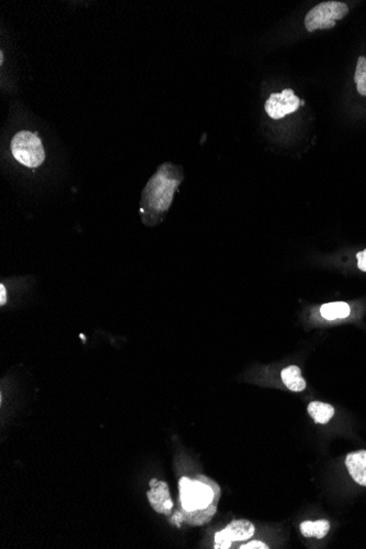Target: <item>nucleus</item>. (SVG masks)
Here are the masks:
<instances>
[{
	"label": "nucleus",
	"instance_id": "15",
	"mask_svg": "<svg viewBox=\"0 0 366 549\" xmlns=\"http://www.w3.org/2000/svg\"><path fill=\"white\" fill-rule=\"evenodd\" d=\"M358 266L361 269L362 271L366 272V249H364L363 252H359L357 254Z\"/></svg>",
	"mask_w": 366,
	"mask_h": 549
},
{
	"label": "nucleus",
	"instance_id": "5",
	"mask_svg": "<svg viewBox=\"0 0 366 549\" xmlns=\"http://www.w3.org/2000/svg\"><path fill=\"white\" fill-rule=\"evenodd\" d=\"M256 527L248 520H235L215 534V549L231 548L233 542H243L255 535Z\"/></svg>",
	"mask_w": 366,
	"mask_h": 549
},
{
	"label": "nucleus",
	"instance_id": "13",
	"mask_svg": "<svg viewBox=\"0 0 366 549\" xmlns=\"http://www.w3.org/2000/svg\"><path fill=\"white\" fill-rule=\"evenodd\" d=\"M357 90L361 96L366 97V56L358 59L357 69L354 75Z\"/></svg>",
	"mask_w": 366,
	"mask_h": 549
},
{
	"label": "nucleus",
	"instance_id": "6",
	"mask_svg": "<svg viewBox=\"0 0 366 549\" xmlns=\"http://www.w3.org/2000/svg\"><path fill=\"white\" fill-rule=\"evenodd\" d=\"M300 99L294 94L292 89L283 90L282 94H272L267 100L266 112L273 120H280L288 114L294 113L300 108Z\"/></svg>",
	"mask_w": 366,
	"mask_h": 549
},
{
	"label": "nucleus",
	"instance_id": "17",
	"mask_svg": "<svg viewBox=\"0 0 366 549\" xmlns=\"http://www.w3.org/2000/svg\"><path fill=\"white\" fill-rule=\"evenodd\" d=\"M159 483V481L158 479H156V478H152V481H150V488L155 487L157 483Z\"/></svg>",
	"mask_w": 366,
	"mask_h": 549
},
{
	"label": "nucleus",
	"instance_id": "7",
	"mask_svg": "<svg viewBox=\"0 0 366 549\" xmlns=\"http://www.w3.org/2000/svg\"><path fill=\"white\" fill-rule=\"evenodd\" d=\"M148 501L156 512L169 515L173 509V502L170 497L169 487L165 481H159L155 487L150 488L147 493Z\"/></svg>",
	"mask_w": 366,
	"mask_h": 549
},
{
	"label": "nucleus",
	"instance_id": "12",
	"mask_svg": "<svg viewBox=\"0 0 366 549\" xmlns=\"http://www.w3.org/2000/svg\"><path fill=\"white\" fill-rule=\"evenodd\" d=\"M320 314L324 319L334 321L348 317L351 314V308L344 302H334V303L324 304L320 308Z\"/></svg>",
	"mask_w": 366,
	"mask_h": 549
},
{
	"label": "nucleus",
	"instance_id": "3",
	"mask_svg": "<svg viewBox=\"0 0 366 549\" xmlns=\"http://www.w3.org/2000/svg\"><path fill=\"white\" fill-rule=\"evenodd\" d=\"M11 152L16 161L29 168L39 167L45 159L42 142L37 134L29 131L16 134L11 141Z\"/></svg>",
	"mask_w": 366,
	"mask_h": 549
},
{
	"label": "nucleus",
	"instance_id": "4",
	"mask_svg": "<svg viewBox=\"0 0 366 549\" xmlns=\"http://www.w3.org/2000/svg\"><path fill=\"white\" fill-rule=\"evenodd\" d=\"M349 13V7L341 1H324L315 6L305 17V27L308 32L316 30L331 29L338 20Z\"/></svg>",
	"mask_w": 366,
	"mask_h": 549
},
{
	"label": "nucleus",
	"instance_id": "9",
	"mask_svg": "<svg viewBox=\"0 0 366 549\" xmlns=\"http://www.w3.org/2000/svg\"><path fill=\"white\" fill-rule=\"evenodd\" d=\"M281 378L291 392L300 393L306 388V382L302 377V371L296 365H291L281 372Z\"/></svg>",
	"mask_w": 366,
	"mask_h": 549
},
{
	"label": "nucleus",
	"instance_id": "1",
	"mask_svg": "<svg viewBox=\"0 0 366 549\" xmlns=\"http://www.w3.org/2000/svg\"><path fill=\"white\" fill-rule=\"evenodd\" d=\"M179 500L182 512L176 513L172 521L185 522L191 526L207 524L217 512L221 488L205 475L182 477L179 481Z\"/></svg>",
	"mask_w": 366,
	"mask_h": 549
},
{
	"label": "nucleus",
	"instance_id": "8",
	"mask_svg": "<svg viewBox=\"0 0 366 549\" xmlns=\"http://www.w3.org/2000/svg\"><path fill=\"white\" fill-rule=\"evenodd\" d=\"M346 466L354 481L366 487V451L350 453L346 458Z\"/></svg>",
	"mask_w": 366,
	"mask_h": 549
},
{
	"label": "nucleus",
	"instance_id": "2",
	"mask_svg": "<svg viewBox=\"0 0 366 549\" xmlns=\"http://www.w3.org/2000/svg\"><path fill=\"white\" fill-rule=\"evenodd\" d=\"M181 181V173L171 164L162 165L150 178L144 189L140 207L146 225L157 224L158 217L167 212Z\"/></svg>",
	"mask_w": 366,
	"mask_h": 549
},
{
	"label": "nucleus",
	"instance_id": "16",
	"mask_svg": "<svg viewBox=\"0 0 366 549\" xmlns=\"http://www.w3.org/2000/svg\"><path fill=\"white\" fill-rule=\"evenodd\" d=\"M8 295L7 290H6V285L1 283L0 285V305L5 306L7 304Z\"/></svg>",
	"mask_w": 366,
	"mask_h": 549
},
{
	"label": "nucleus",
	"instance_id": "10",
	"mask_svg": "<svg viewBox=\"0 0 366 549\" xmlns=\"http://www.w3.org/2000/svg\"><path fill=\"white\" fill-rule=\"evenodd\" d=\"M300 533L306 538L316 537L318 540H322L329 533L330 523L326 520L305 521L300 525Z\"/></svg>",
	"mask_w": 366,
	"mask_h": 549
},
{
	"label": "nucleus",
	"instance_id": "11",
	"mask_svg": "<svg viewBox=\"0 0 366 549\" xmlns=\"http://www.w3.org/2000/svg\"><path fill=\"white\" fill-rule=\"evenodd\" d=\"M307 412L316 424H326L331 420L334 416V408L329 404L324 402H312L308 405Z\"/></svg>",
	"mask_w": 366,
	"mask_h": 549
},
{
	"label": "nucleus",
	"instance_id": "14",
	"mask_svg": "<svg viewBox=\"0 0 366 549\" xmlns=\"http://www.w3.org/2000/svg\"><path fill=\"white\" fill-rule=\"evenodd\" d=\"M240 549H269L270 547L268 545L264 544L263 542H259V541H251V542L247 543V544L241 545L239 547Z\"/></svg>",
	"mask_w": 366,
	"mask_h": 549
}]
</instances>
